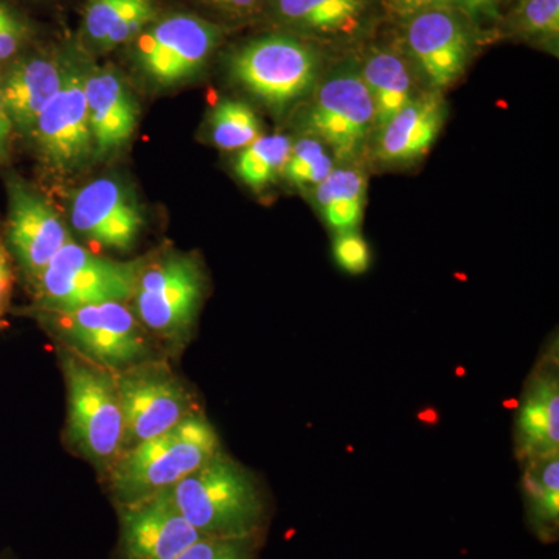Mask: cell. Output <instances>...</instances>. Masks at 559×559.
Here are the masks:
<instances>
[{
    "instance_id": "cell-34",
    "label": "cell",
    "mask_w": 559,
    "mask_h": 559,
    "mask_svg": "<svg viewBox=\"0 0 559 559\" xmlns=\"http://www.w3.org/2000/svg\"><path fill=\"white\" fill-rule=\"evenodd\" d=\"M11 134H13V124L0 95V160L5 159L9 154Z\"/></svg>"
},
{
    "instance_id": "cell-16",
    "label": "cell",
    "mask_w": 559,
    "mask_h": 559,
    "mask_svg": "<svg viewBox=\"0 0 559 559\" xmlns=\"http://www.w3.org/2000/svg\"><path fill=\"white\" fill-rule=\"evenodd\" d=\"M407 46L437 92L452 86L468 64V35L448 10L419 11L407 28Z\"/></svg>"
},
{
    "instance_id": "cell-15",
    "label": "cell",
    "mask_w": 559,
    "mask_h": 559,
    "mask_svg": "<svg viewBox=\"0 0 559 559\" xmlns=\"http://www.w3.org/2000/svg\"><path fill=\"white\" fill-rule=\"evenodd\" d=\"M514 450L520 462L559 454L557 341L538 360L522 392L514 430Z\"/></svg>"
},
{
    "instance_id": "cell-2",
    "label": "cell",
    "mask_w": 559,
    "mask_h": 559,
    "mask_svg": "<svg viewBox=\"0 0 559 559\" xmlns=\"http://www.w3.org/2000/svg\"><path fill=\"white\" fill-rule=\"evenodd\" d=\"M223 450L218 430L197 411L175 428L124 451L106 474L116 507L175 487Z\"/></svg>"
},
{
    "instance_id": "cell-24",
    "label": "cell",
    "mask_w": 559,
    "mask_h": 559,
    "mask_svg": "<svg viewBox=\"0 0 559 559\" xmlns=\"http://www.w3.org/2000/svg\"><path fill=\"white\" fill-rule=\"evenodd\" d=\"M293 142L288 135H260L255 142L240 151L235 173L249 189L260 191L270 187L285 171Z\"/></svg>"
},
{
    "instance_id": "cell-30",
    "label": "cell",
    "mask_w": 559,
    "mask_h": 559,
    "mask_svg": "<svg viewBox=\"0 0 559 559\" xmlns=\"http://www.w3.org/2000/svg\"><path fill=\"white\" fill-rule=\"evenodd\" d=\"M333 257L337 266L347 274L360 275L370 270V246L358 230L336 234L333 240Z\"/></svg>"
},
{
    "instance_id": "cell-8",
    "label": "cell",
    "mask_w": 559,
    "mask_h": 559,
    "mask_svg": "<svg viewBox=\"0 0 559 559\" xmlns=\"http://www.w3.org/2000/svg\"><path fill=\"white\" fill-rule=\"evenodd\" d=\"M116 378L123 415L121 454L142 441L167 432L200 411L189 385L165 360H146L121 371Z\"/></svg>"
},
{
    "instance_id": "cell-26",
    "label": "cell",
    "mask_w": 559,
    "mask_h": 559,
    "mask_svg": "<svg viewBox=\"0 0 559 559\" xmlns=\"http://www.w3.org/2000/svg\"><path fill=\"white\" fill-rule=\"evenodd\" d=\"M334 157L319 139L294 143L283 176L297 189H316L334 170Z\"/></svg>"
},
{
    "instance_id": "cell-20",
    "label": "cell",
    "mask_w": 559,
    "mask_h": 559,
    "mask_svg": "<svg viewBox=\"0 0 559 559\" xmlns=\"http://www.w3.org/2000/svg\"><path fill=\"white\" fill-rule=\"evenodd\" d=\"M522 498L525 522L540 543H557L559 535V455L525 460Z\"/></svg>"
},
{
    "instance_id": "cell-10",
    "label": "cell",
    "mask_w": 559,
    "mask_h": 559,
    "mask_svg": "<svg viewBox=\"0 0 559 559\" xmlns=\"http://www.w3.org/2000/svg\"><path fill=\"white\" fill-rule=\"evenodd\" d=\"M305 127L333 157L358 156L374 132V106L360 73L342 72L323 81L308 108Z\"/></svg>"
},
{
    "instance_id": "cell-31",
    "label": "cell",
    "mask_w": 559,
    "mask_h": 559,
    "mask_svg": "<svg viewBox=\"0 0 559 559\" xmlns=\"http://www.w3.org/2000/svg\"><path fill=\"white\" fill-rule=\"evenodd\" d=\"M128 2L130 0H90L84 13V35L94 46L103 49V44Z\"/></svg>"
},
{
    "instance_id": "cell-21",
    "label": "cell",
    "mask_w": 559,
    "mask_h": 559,
    "mask_svg": "<svg viewBox=\"0 0 559 559\" xmlns=\"http://www.w3.org/2000/svg\"><path fill=\"white\" fill-rule=\"evenodd\" d=\"M374 106V131L384 128L414 100V81L406 62L393 51L371 55L360 72Z\"/></svg>"
},
{
    "instance_id": "cell-27",
    "label": "cell",
    "mask_w": 559,
    "mask_h": 559,
    "mask_svg": "<svg viewBox=\"0 0 559 559\" xmlns=\"http://www.w3.org/2000/svg\"><path fill=\"white\" fill-rule=\"evenodd\" d=\"M264 535L246 538H202L175 559H255Z\"/></svg>"
},
{
    "instance_id": "cell-22",
    "label": "cell",
    "mask_w": 559,
    "mask_h": 559,
    "mask_svg": "<svg viewBox=\"0 0 559 559\" xmlns=\"http://www.w3.org/2000/svg\"><path fill=\"white\" fill-rule=\"evenodd\" d=\"M314 190L320 215L331 230H358L367 205V179L356 168H334Z\"/></svg>"
},
{
    "instance_id": "cell-17",
    "label": "cell",
    "mask_w": 559,
    "mask_h": 559,
    "mask_svg": "<svg viewBox=\"0 0 559 559\" xmlns=\"http://www.w3.org/2000/svg\"><path fill=\"white\" fill-rule=\"evenodd\" d=\"M83 87L95 157L103 159L123 148L138 130V100L112 68L83 69Z\"/></svg>"
},
{
    "instance_id": "cell-28",
    "label": "cell",
    "mask_w": 559,
    "mask_h": 559,
    "mask_svg": "<svg viewBox=\"0 0 559 559\" xmlns=\"http://www.w3.org/2000/svg\"><path fill=\"white\" fill-rule=\"evenodd\" d=\"M520 25L530 36L558 39L559 0H524L520 10Z\"/></svg>"
},
{
    "instance_id": "cell-32",
    "label": "cell",
    "mask_w": 559,
    "mask_h": 559,
    "mask_svg": "<svg viewBox=\"0 0 559 559\" xmlns=\"http://www.w3.org/2000/svg\"><path fill=\"white\" fill-rule=\"evenodd\" d=\"M27 38V27L7 3L0 2V61L13 58Z\"/></svg>"
},
{
    "instance_id": "cell-9",
    "label": "cell",
    "mask_w": 559,
    "mask_h": 559,
    "mask_svg": "<svg viewBox=\"0 0 559 559\" xmlns=\"http://www.w3.org/2000/svg\"><path fill=\"white\" fill-rule=\"evenodd\" d=\"M218 39L219 31L210 22L175 14L140 33L135 62L157 86H176L201 72Z\"/></svg>"
},
{
    "instance_id": "cell-39",
    "label": "cell",
    "mask_w": 559,
    "mask_h": 559,
    "mask_svg": "<svg viewBox=\"0 0 559 559\" xmlns=\"http://www.w3.org/2000/svg\"><path fill=\"white\" fill-rule=\"evenodd\" d=\"M0 559H9V558H5V557H3V555H0Z\"/></svg>"
},
{
    "instance_id": "cell-4",
    "label": "cell",
    "mask_w": 559,
    "mask_h": 559,
    "mask_svg": "<svg viewBox=\"0 0 559 559\" xmlns=\"http://www.w3.org/2000/svg\"><path fill=\"white\" fill-rule=\"evenodd\" d=\"M35 311L40 325L62 348L112 373L156 359L153 337L128 304L108 301L69 311Z\"/></svg>"
},
{
    "instance_id": "cell-18",
    "label": "cell",
    "mask_w": 559,
    "mask_h": 559,
    "mask_svg": "<svg viewBox=\"0 0 559 559\" xmlns=\"http://www.w3.org/2000/svg\"><path fill=\"white\" fill-rule=\"evenodd\" d=\"M64 73L66 62L46 55L22 58L11 66L0 83V95L13 130L31 135L39 114L60 91Z\"/></svg>"
},
{
    "instance_id": "cell-3",
    "label": "cell",
    "mask_w": 559,
    "mask_h": 559,
    "mask_svg": "<svg viewBox=\"0 0 559 559\" xmlns=\"http://www.w3.org/2000/svg\"><path fill=\"white\" fill-rule=\"evenodd\" d=\"M60 364L68 396L66 441L100 473L108 474L123 447L116 373L62 347Z\"/></svg>"
},
{
    "instance_id": "cell-11",
    "label": "cell",
    "mask_w": 559,
    "mask_h": 559,
    "mask_svg": "<svg viewBox=\"0 0 559 559\" xmlns=\"http://www.w3.org/2000/svg\"><path fill=\"white\" fill-rule=\"evenodd\" d=\"M31 138L40 159L61 175L80 170L95 157L80 66L66 62L60 91L39 114Z\"/></svg>"
},
{
    "instance_id": "cell-35",
    "label": "cell",
    "mask_w": 559,
    "mask_h": 559,
    "mask_svg": "<svg viewBox=\"0 0 559 559\" xmlns=\"http://www.w3.org/2000/svg\"><path fill=\"white\" fill-rule=\"evenodd\" d=\"M455 3H459V0H412L409 11L415 13V11L447 10Z\"/></svg>"
},
{
    "instance_id": "cell-37",
    "label": "cell",
    "mask_w": 559,
    "mask_h": 559,
    "mask_svg": "<svg viewBox=\"0 0 559 559\" xmlns=\"http://www.w3.org/2000/svg\"><path fill=\"white\" fill-rule=\"evenodd\" d=\"M210 2L218 3V5L229 7V9H250V7L259 3L260 0H210Z\"/></svg>"
},
{
    "instance_id": "cell-36",
    "label": "cell",
    "mask_w": 559,
    "mask_h": 559,
    "mask_svg": "<svg viewBox=\"0 0 559 559\" xmlns=\"http://www.w3.org/2000/svg\"><path fill=\"white\" fill-rule=\"evenodd\" d=\"M499 0H459V5L473 14L489 13L498 5Z\"/></svg>"
},
{
    "instance_id": "cell-33",
    "label": "cell",
    "mask_w": 559,
    "mask_h": 559,
    "mask_svg": "<svg viewBox=\"0 0 559 559\" xmlns=\"http://www.w3.org/2000/svg\"><path fill=\"white\" fill-rule=\"evenodd\" d=\"M14 272L11 253L0 231V330L7 323L10 311L11 294H13Z\"/></svg>"
},
{
    "instance_id": "cell-7",
    "label": "cell",
    "mask_w": 559,
    "mask_h": 559,
    "mask_svg": "<svg viewBox=\"0 0 559 559\" xmlns=\"http://www.w3.org/2000/svg\"><path fill=\"white\" fill-rule=\"evenodd\" d=\"M230 72L257 100L282 112L310 94L319 75V58L299 39L264 36L234 55Z\"/></svg>"
},
{
    "instance_id": "cell-38",
    "label": "cell",
    "mask_w": 559,
    "mask_h": 559,
    "mask_svg": "<svg viewBox=\"0 0 559 559\" xmlns=\"http://www.w3.org/2000/svg\"><path fill=\"white\" fill-rule=\"evenodd\" d=\"M396 3H399L401 10L409 11L412 0H396Z\"/></svg>"
},
{
    "instance_id": "cell-13",
    "label": "cell",
    "mask_w": 559,
    "mask_h": 559,
    "mask_svg": "<svg viewBox=\"0 0 559 559\" xmlns=\"http://www.w3.org/2000/svg\"><path fill=\"white\" fill-rule=\"evenodd\" d=\"M119 559H175L204 538L180 513L170 488L117 507Z\"/></svg>"
},
{
    "instance_id": "cell-12",
    "label": "cell",
    "mask_w": 559,
    "mask_h": 559,
    "mask_svg": "<svg viewBox=\"0 0 559 559\" xmlns=\"http://www.w3.org/2000/svg\"><path fill=\"white\" fill-rule=\"evenodd\" d=\"M7 189V248L31 283L72 238L57 210L27 182L10 176Z\"/></svg>"
},
{
    "instance_id": "cell-19",
    "label": "cell",
    "mask_w": 559,
    "mask_h": 559,
    "mask_svg": "<svg viewBox=\"0 0 559 559\" xmlns=\"http://www.w3.org/2000/svg\"><path fill=\"white\" fill-rule=\"evenodd\" d=\"M447 117V106L439 92L418 95L381 128L377 156L385 164H409L425 157L432 148Z\"/></svg>"
},
{
    "instance_id": "cell-5",
    "label": "cell",
    "mask_w": 559,
    "mask_h": 559,
    "mask_svg": "<svg viewBox=\"0 0 559 559\" xmlns=\"http://www.w3.org/2000/svg\"><path fill=\"white\" fill-rule=\"evenodd\" d=\"M205 274L193 253L167 252L145 260L131 310L154 340L178 349L190 340L205 296Z\"/></svg>"
},
{
    "instance_id": "cell-23",
    "label": "cell",
    "mask_w": 559,
    "mask_h": 559,
    "mask_svg": "<svg viewBox=\"0 0 559 559\" xmlns=\"http://www.w3.org/2000/svg\"><path fill=\"white\" fill-rule=\"evenodd\" d=\"M278 16L286 24L319 35H352L358 31L366 0H277Z\"/></svg>"
},
{
    "instance_id": "cell-1",
    "label": "cell",
    "mask_w": 559,
    "mask_h": 559,
    "mask_svg": "<svg viewBox=\"0 0 559 559\" xmlns=\"http://www.w3.org/2000/svg\"><path fill=\"white\" fill-rule=\"evenodd\" d=\"M182 516L204 538L264 535L270 499L259 477L221 451L170 488Z\"/></svg>"
},
{
    "instance_id": "cell-14",
    "label": "cell",
    "mask_w": 559,
    "mask_h": 559,
    "mask_svg": "<svg viewBox=\"0 0 559 559\" xmlns=\"http://www.w3.org/2000/svg\"><path fill=\"white\" fill-rule=\"evenodd\" d=\"M70 223L92 245L117 252L131 250L145 226L134 194L114 178L92 180L75 194Z\"/></svg>"
},
{
    "instance_id": "cell-6",
    "label": "cell",
    "mask_w": 559,
    "mask_h": 559,
    "mask_svg": "<svg viewBox=\"0 0 559 559\" xmlns=\"http://www.w3.org/2000/svg\"><path fill=\"white\" fill-rule=\"evenodd\" d=\"M143 264L145 259L114 260L69 241L31 282L35 310L69 311L108 301L128 304Z\"/></svg>"
},
{
    "instance_id": "cell-29",
    "label": "cell",
    "mask_w": 559,
    "mask_h": 559,
    "mask_svg": "<svg viewBox=\"0 0 559 559\" xmlns=\"http://www.w3.org/2000/svg\"><path fill=\"white\" fill-rule=\"evenodd\" d=\"M156 9L153 0H130L124 10L121 11L119 21L109 32L108 38L103 44V49L120 46L128 40L138 38L140 33L148 27L150 22L154 20Z\"/></svg>"
},
{
    "instance_id": "cell-25",
    "label": "cell",
    "mask_w": 559,
    "mask_h": 559,
    "mask_svg": "<svg viewBox=\"0 0 559 559\" xmlns=\"http://www.w3.org/2000/svg\"><path fill=\"white\" fill-rule=\"evenodd\" d=\"M212 140L221 150H242L255 142L261 134V121L253 109L237 100L221 102L213 109Z\"/></svg>"
}]
</instances>
